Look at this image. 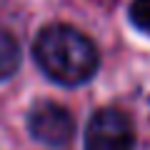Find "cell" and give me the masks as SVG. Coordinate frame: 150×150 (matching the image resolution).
I'll return each instance as SVG.
<instances>
[{
    "instance_id": "6da1fadb",
    "label": "cell",
    "mask_w": 150,
    "mask_h": 150,
    "mask_svg": "<svg viewBox=\"0 0 150 150\" xmlns=\"http://www.w3.org/2000/svg\"><path fill=\"white\" fill-rule=\"evenodd\" d=\"M33 58L50 80L65 88L88 83L100 65L95 43L78 28L63 23L48 25L38 33L33 43Z\"/></svg>"
},
{
    "instance_id": "7a4b0ae2",
    "label": "cell",
    "mask_w": 150,
    "mask_h": 150,
    "mask_svg": "<svg viewBox=\"0 0 150 150\" xmlns=\"http://www.w3.org/2000/svg\"><path fill=\"white\" fill-rule=\"evenodd\" d=\"M135 130L130 118L118 108H103L85 128V150H133Z\"/></svg>"
},
{
    "instance_id": "3957f363",
    "label": "cell",
    "mask_w": 150,
    "mask_h": 150,
    "mask_svg": "<svg viewBox=\"0 0 150 150\" xmlns=\"http://www.w3.org/2000/svg\"><path fill=\"white\" fill-rule=\"evenodd\" d=\"M28 130L35 140L45 145L60 148L65 145L75 133V120L70 115L68 108H63L60 103H38L28 115Z\"/></svg>"
},
{
    "instance_id": "277c9868",
    "label": "cell",
    "mask_w": 150,
    "mask_h": 150,
    "mask_svg": "<svg viewBox=\"0 0 150 150\" xmlns=\"http://www.w3.org/2000/svg\"><path fill=\"white\" fill-rule=\"evenodd\" d=\"M20 43L10 30L0 28V80H8L10 75H15V70L20 68Z\"/></svg>"
},
{
    "instance_id": "5b68a950",
    "label": "cell",
    "mask_w": 150,
    "mask_h": 150,
    "mask_svg": "<svg viewBox=\"0 0 150 150\" xmlns=\"http://www.w3.org/2000/svg\"><path fill=\"white\" fill-rule=\"evenodd\" d=\"M128 15H130V23L140 33L150 35V0H133Z\"/></svg>"
}]
</instances>
